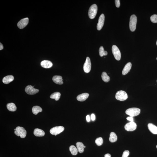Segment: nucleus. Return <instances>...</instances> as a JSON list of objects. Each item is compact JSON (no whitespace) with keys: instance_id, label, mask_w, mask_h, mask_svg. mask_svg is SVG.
I'll use <instances>...</instances> for the list:
<instances>
[{"instance_id":"obj_8","label":"nucleus","mask_w":157,"mask_h":157,"mask_svg":"<svg viewBox=\"0 0 157 157\" xmlns=\"http://www.w3.org/2000/svg\"><path fill=\"white\" fill-rule=\"evenodd\" d=\"M25 91L26 93L30 95H34L38 93L39 92V89H34L33 86L30 85L26 86Z\"/></svg>"},{"instance_id":"obj_10","label":"nucleus","mask_w":157,"mask_h":157,"mask_svg":"<svg viewBox=\"0 0 157 157\" xmlns=\"http://www.w3.org/2000/svg\"><path fill=\"white\" fill-rule=\"evenodd\" d=\"M137 125L134 122H130L126 124L125 126L126 130L128 131H133L136 129Z\"/></svg>"},{"instance_id":"obj_22","label":"nucleus","mask_w":157,"mask_h":157,"mask_svg":"<svg viewBox=\"0 0 157 157\" xmlns=\"http://www.w3.org/2000/svg\"><path fill=\"white\" fill-rule=\"evenodd\" d=\"M117 136L114 132H111L110 133L109 140L111 142L114 143L117 141Z\"/></svg>"},{"instance_id":"obj_25","label":"nucleus","mask_w":157,"mask_h":157,"mask_svg":"<svg viewBox=\"0 0 157 157\" xmlns=\"http://www.w3.org/2000/svg\"><path fill=\"white\" fill-rule=\"evenodd\" d=\"M101 77L102 80L105 82H108L109 81L110 78L105 72H103L102 73Z\"/></svg>"},{"instance_id":"obj_15","label":"nucleus","mask_w":157,"mask_h":157,"mask_svg":"<svg viewBox=\"0 0 157 157\" xmlns=\"http://www.w3.org/2000/svg\"><path fill=\"white\" fill-rule=\"evenodd\" d=\"M52 79L53 81L56 84L62 85L63 84L62 78L61 76L55 75L53 76Z\"/></svg>"},{"instance_id":"obj_14","label":"nucleus","mask_w":157,"mask_h":157,"mask_svg":"<svg viewBox=\"0 0 157 157\" xmlns=\"http://www.w3.org/2000/svg\"><path fill=\"white\" fill-rule=\"evenodd\" d=\"M89 96V93H83L78 95L77 97V100L78 101L83 102L85 101L88 98Z\"/></svg>"},{"instance_id":"obj_9","label":"nucleus","mask_w":157,"mask_h":157,"mask_svg":"<svg viewBox=\"0 0 157 157\" xmlns=\"http://www.w3.org/2000/svg\"><path fill=\"white\" fill-rule=\"evenodd\" d=\"M91 69V63L90 58H86L85 63L84 64L83 69L85 72L88 73L90 71Z\"/></svg>"},{"instance_id":"obj_3","label":"nucleus","mask_w":157,"mask_h":157,"mask_svg":"<svg viewBox=\"0 0 157 157\" xmlns=\"http://www.w3.org/2000/svg\"><path fill=\"white\" fill-rule=\"evenodd\" d=\"M116 99L119 101H123L128 98V94L125 91H120L116 93L115 95Z\"/></svg>"},{"instance_id":"obj_13","label":"nucleus","mask_w":157,"mask_h":157,"mask_svg":"<svg viewBox=\"0 0 157 157\" xmlns=\"http://www.w3.org/2000/svg\"><path fill=\"white\" fill-rule=\"evenodd\" d=\"M40 65L42 67L45 68H51L53 66L52 63L48 60L42 61L40 63Z\"/></svg>"},{"instance_id":"obj_30","label":"nucleus","mask_w":157,"mask_h":157,"mask_svg":"<svg viewBox=\"0 0 157 157\" xmlns=\"http://www.w3.org/2000/svg\"><path fill=\"white\" fill-rule=\"evenodd\" d=\"M129 154L130 152L128 150H125L122 154V157H128Z\"/></svg>"},{"instance_id":"obj_28","label":"nucleus","mask_w":157,"mask_h":157,"mask_svg":"<svg viewBox=\"0 0 157 157\" xmlns=\"http://www.w3.org/2000/svg\"><path fill=\"white\" fill-rule=\"evenodd\" d=\"M103 139L101 137L97 138L95 141L96 144L97 145L99 146L103 144Z\"/></svg>"},{"instance_id":"obj_37","label":"nucleus","mask_w":157,"mask_h":157,"mask_svg":"<svg viewBox=\"0 0 157 157\" xmlns=\"http://www.w3.org/2000/svg\"><path fill=\"white\" fill-rule=\"evenodd\" d=\"M85 147H86V146H84V148H85Z\"/></svg>"},{"instance_id":"obj_5","label":"nucleus","mask_w":157,"mask_h":157,"mask_svg":"<svg viewBox=\"0 0 157 157\" xmlns=\"http://www.w3.org/2000/svg\"><path fill=\"white\" fill-rule=\"evenodd\" d=\"M137 18L136 16L133 15L131 16L130 19V28L131 31H134L136 29Z\"/></svg>"},{"instance_id":"obj_12","label":"nucleus","mask_w":157,"mask_h":157,"mask_svg":"<svg viewBox=\"0 0 157 157\" xmlns=\"http://www.w3.org/2000/svg\"><path fill=\"white\" fill-rule=\"evenodd\" d=\"M105 19V15L103 14H102L99 18L98 22L97 25V29L98 30H100L103 28L104 24Z\"/></svg>"},{"instance_id":"obj_6","label":"nucleus","mask_w":157,"mask_h":157,"mask_svg":"<svg viewBox=\"0 0 157 157\" xmlns=\"http://www.w3.org/2000/svg\"><path fill=\"white\" fill-rule=\"evenodd\" d=\"M112 53L115 59L119 61L121 59V53L120 50L116 45H113L112 48Z\"/></svg>"},{"instance_id":"obj_19","label":"nucleus","mask_w":157,"mask_h":157,"mask_svg":"<svg viewBox=\"0 0 157 157\" xmlns=\"http://www.w3.org/2000/svg\"><path fill=\"white\" fill-rule=\"evenodd\" d=\"M34 135L38 137H42L45 135V132L43 130L36 128L34 130Z\"/></svg>"},{"instance_id":"obj_23","label":"nucleus","mask_w":157,"mask_h":157,"mask_svg":"<svg viewBox=\"0 0 157 157\" xmlns=\"http://www.w3.org/2000/svg\"><path fill=\"white\" fill-rule=\"evenodd\" d=\"M61 94L59 92H54L50 96V98L52 99H54L56 101H58L60 98Z\"/></svg>"},{"instance_id":"obj_36","label":"nucleus","mask_w":157,"mask_h":157,"mask_svg":"<svg viewBox=\"0 0 157 157\" xmlns=\"http://www.w3.org/2000/svg\"><path fill=\"white\" fill-rule=\"evenodd\" d=\"M0 50H1L3 49L4 47L2 44L0 43Z\"/></svg>"},{"instance_id":"obj_4","label":"nucleus","mask_w":157,"mask_h":157,"mask_svg":"<svg viewBox=\"0 0 157 157\" xmlns=\"http://www.w3.org/2000/svg\"><path fill=\"white\" fill-rule=\"evenodd\" d=\"M15 131V134L17 136H20L22 138L26 137V131L25 129L22 127H18L16 128Z\"/></svg>"},{"instance_id":"obj_1","label":"nucleus","mask_w":157,"mask_h":157,"mask_svg":"<svg viewBox=\"0 0 157 157\" xmlns=\"http://www.w3.org/2000/svg\"><path fill=\"white\" fill-rule=\"evenodd\" d=\"M140 112V109L137 108H130L127 109L125 111L126 114L132 117L139 115Z\"/></svg>"},{"instance_id":"obj_40","label":"nucleus","mask_w":157,"mask_h":157,"mask_svg":"<svg viewBox=\"0 0 157 157\" xmlns=\"http://www.w3.org/2000/svg\"></svg>"},{"instance_id":"obj_17","label":"nucleus","mask_w":157,"mask_h":157,"mask_svg":"<svg viewBox=\"0 0 157 157\" xmlns=\"http://www.w3.org/2000/svg\"><path fill=\"white\" fill-rule=\"evenodd\" d=\"M131 64L130 62H129L125 65L122 70V74L123 75H126L130 71L131 67Z\"/></svg>"},{"instance_id":"obj_24","label":"nucleus","mask_w":157,"mask_h":157,"mask_svg":"<svg viewBox=\"0 0 157 157\" xmlns=\"http://www.w3.org/2000/svg\"><path fill=\"white\" fill-rule=\"evenodd\" d=\"M42 109L39 106H35L33 107L32 112L35 115H37L39 112H41Z\"/></svg>"},{"instance_id":"obj_27","label":"nucleus","mask_w":157,"mask_h":157,"mask_svg":"<svg viewBox=\"0 0 157 157\" xmlns=\"http://www.w3.org/2000/svg\"><path fill=\"white\" fill-rule=\"evenodd\" d=\"M99 53L101 57H103L104 56H106L107 55V52L105 51L104 48L103 46H101L100 47L99 49Z\"/></svg>"},{"instance_id":"obj_39","label":"nucleus","mask_w":157,"mask_h":157,"mask_svg":"<svg viewBox=\"0 0 157 157\" xmlns=\"http://www.w3.org/2000/svg\"><path fill=\"white\" fill-rule=\"evenodd\" d=\"M156 147H157V146H156Z\"/></svg>"},{"instance_id":"obj_7","label":"nucleus","mask_w":157,"mask_h":157,"mask_svg":"<svg viewBox=\"0 0 157 157\" xmlns=\"http://www.w3.org/2000/svg\"><path fill=\"white\" fill-rule=\"evenodd\" d=\"M64 130V127L59 126L54 127L50 130V132L53 135L56 136L62 132Z\"/></svg>"},{"instance_id":"obj_2","label":"nucleus","mask_w":157,"mask_h":157,"mask_svg":"<svg viewBox=\"0 0 157 157\" xmlns=\"http://www.w3.org/2000/svg\"><path fill=\"white\" fill-rule=\"evenodd\" d=\"M98 11V7L96 4L92 5L91 6L89 9L88 14L89 18L93 19L96 16Z\"/></svg>"},{"instance_id":"obj_32","label":"nucleus","mask_w":157,"mask_h":157,"mask_svg":"<svg viewBox=\"0 0 157 157\" xmlns=\"http://www.w3.org/2000/svg\"><path fill=\"white\" fill-rule=\"evenodd\" d=\"M127 120L129 121L130 122H133V117H128L127 118Z\"/></svg>"},{"instance_id":"obj_38","label":"nucleus","mask_w":157,"mask_h":157,"mask_svg":"<svg viewBox=\"0 0 157 157\" xmlns=\"http://www.w3.org/2000/svg\"><path fill=\"white\" fill-rule=\"evenodd\" d=\"M156 44H157V40Z\"/></svg>"},{"instance_id":"obj_34","label":"nucleus","mask_w":157,"mask_h":157,"mask_svg":"<svg viewBox=\"0 0 157 157\" xmlns=\"http://www.w3.org/2000/svg\"><path fill=\"white\" fill-rule=\"evenodd\" d=\"M86 120H87V122H89L90 121V117L89 115H88L86 116Z\"/></svg>"},{"instance_id":"obj_29","label":"nucleus","mask_w":157,"mask_h":157,"mask_svg":"<svg viewBox=\"0 0 157 157\" xmlns=\"http://www.w3.org/2000/svg\"><path fill=\"white\" fill-rule=\"evenodd\" d=\"M151 21L154 23H157V15L156 14L152 15L150 17Z\"/></svg>"},{"instance_id":"obj_21","label":"nucleus","mask_w":157,"mask_h":157,"mask_svg":"<svg viewBox=\"0 0 157 157\" xmlns=\"http://www.w3.org/2000/svg\"><path fill=\"white\" fill-rule=\"evenodd\" d=\"M7 106V109L9 111H16V106L14 103H11L8 104Z\"/></svg>"},{"instance_id":"obj_16","label":"nucleus","mask_w":157,"mask_h":157,"mask_svg":"<svg viewBox=\"0 0 157 157\" xmlns=\"http://www.w3.org/2000/svg\"><path fill=\"white\" fill-rule=\"evenodd\" d=\"M14 79V77L12 75H9L4 77L3 78V82L5 84H8L13 81Z\"/></svg>"},{"instance_id":"obj_41","label":"nucleus","mask_w":157,"mask_h":157,"mask_svg":"<svg viewBox=\"0 0 157 157\" xmlns=\"http://www.w3.org/2000/svg\"></svg>"},{"instance_id":"obj_20","label":"nucleus","mask_w":157,"mask_h":157,"mask_svg":"<svg viewBox=\"0 0 157 157\" xmlns=\"http://www.w3.org/2000/svg\"><path fill=\"white\" fill-rule=\"evenodd\" d=\"M77 148L80 153H82L84 151V145L82 143L78 142L76 144Z\"/></svg>"},{"instance_id":"obj_33","label":"nucleus","mask_w":157,"mask_h":157,"mask_svg":"<svg viewBox=\"0 0 157 157\" xmlns=\"http://www.w3.org/2000/svg\"><path fill=\"white\" fill-rule=\"evenodd\" d=\"M91 119L92 121H94L95 120V115L94 114H92L91 115Z\"/></svg>"},{"instance_id":"obj_26","label":"nucleus","mask_w":157,"mask_h":157,"mask_svg":"<svg viewBox=\"0 0 157 157\" xmlns=\"http://www.w3.org/2000/svg\"><path fill=\"white\" fill-rule=\"evenodd\" d=\"M69 150L72 154L73 155H76L78 153V149L74 145L70 146L69 148Z\"/></svg>"},{"instance_id":"obj_11","label":"nucleus","mask_w":157,"mask_h":157,"mask_svg":"<svg viewBox=\"0 0 157 157\" xmlns=\"http://www.w3.org/2000/svg\"><path fill=\"white\" fill-rule=\"evenodd\" d=\"M29 21V18H23L18 22L17 26L20 29H23L27 26Z\"/></svg>"},{"instance_id":"obj_31","label":"nucleus","mask_w":157,"mask_h":157,"mask_svg":"<svg viewBox=\"0 0 157 157\" xmlns=\"http://www.w3.org/2000/svg\"><path fill=\"white\" fill-rule=\"evenodd\" d=\"M115 3L116 7L117 8H119L120 7V1L119 0H115Z\"/></svg>"},{"instance_id":"obj_18","label":"nucleus","mask_w":157,"mask_h":157,"mask_svg":"<svg viewBox=\"0 0 157 157\" xmlns=\"http://www.w3.org/2000/svg\"><path fill=\"white\" fill-rule=\"evenodd\" d=\"M148 129L152 133L154 134H157V127L156 126L151 123H149L148 125Z\"/></svg>"},{"instance_id":"obj_35","label":"nucleus","mask_w":157,"mask_h":157,"mask_svg":"<svg viewBox=\"0 0 157 157\" xmlns=\"http://www.w3.org/2000/svg\"><path fill=\"white\" fill-rule=\"evenodd\" d=\"M105 157H111V155L109 154H107L105 155Z\"/></svg>"}]
</instances>
